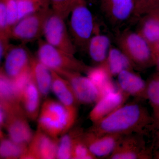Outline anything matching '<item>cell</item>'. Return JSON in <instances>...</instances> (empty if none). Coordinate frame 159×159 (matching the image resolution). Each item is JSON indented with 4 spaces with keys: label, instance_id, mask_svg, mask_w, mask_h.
<instances>
[{
    "label": "cell",
    "instance_id": "6da1fadb",
    "mask_svg": "<svg viewBox=\"0 0 159 159\" xmlns=\"http://www.w3.org/2000/svg\"><path fill=\"white\" fill-rule=\"evenodd\" d=\"M153 125L152 117L139 102L124 104L110 114L93 123L89 131L97 135L107 134H145Z\"/></svg>",
    "mask_w": 159,
    "mask_h": 159
},
{
    "label": "cell",
    "instance_id": "7a4b0ae2",
    "mask_svg": "<svg viewBox=\"0 0 159 159\" xmlns=\"http://www.w3.org/2000/svg\"><path fill=\"white\" fill-rule=\"evenodd\" d=\"M37 120V128L56 140L72 128L67 111L59 101L53 99L46 98Z\"/></svg>",
    "mask_w": 159,
    "mask_h": 159
},
{
    "label": "cell",
    "instance_id": "3957f363",
    "mask_svg": "<svg viewBox=\"0 0 159 159\" xmlns=\"http://www.w3.org/2000/svg\"><path fill=\"white\" fill-rule=\"evenodd\" d=\"M37 58L50 70L60 73L76 72L86 74L91 66L70 54L51 45L45 40L39 39Z\"/></svg>",
    "mask_w": 159,
    "mask_h": 159
},
{
    "label": "cell",
    "instance_id": "277c9868",
    "mask_svg": "<svg viewBox=\"0 0 159 159\" xmlns=\"http://www.w3.org/2000/svg\"><path fill=\"white\" fill-rule=\"evenodd\" d=\"M69 32L76 48L87 50L89 43L93 35L95 25L93 14L85 0H77L70 15Z\"/></svg>",
    "mask_w": 159,
    "mask_h": 159
},
{
    "label": "cell",
    "instance_id": "5b68a950",
    "mask_svg": "<svg viewBox=\"0 0 159 159\" xmlns=\"http://www.w3.org/2000/svg\"><path fill=\"white\" fill-rule=\"evenodd\" d=\"M117 43L134 67L144 69L155 64L151 47L138 32L124 31L118 37Z\"/></svg>",
    "mask_w": 159,
    "mask_h": 159
},
{
    "label": "cell",
    "instance_id": "8992f818",
    "mask_svg": "<svg viewBox=\"0 0 159 159\" xmlns=\"http://www.w3.org/2000/svg\"><path fill=\"white\" fill-rule=\"evenodd\" d=\"M0 108L6 112L4 128L6 129L8 137L14 142L29 145L34 133L20 103L0 102Z\"/></svg>",
    "mask_w": 159,
    "mask_h": 159
},
{
    "label": "cell",
    "instance_id": "52a82bcc",
    "mask_svg": "<svg viewBox=\"0 0 159 159\" xmlns=\"http://www.w3.org/2000/svg\"><path fill=\"white\" fill-rule=\"evenodd\" d=\"M49 4L19 20L10 29V38L20 41L24 44L39 40L43 35L46 20L52 11L49 8Z\"/></svg>",
    "mask_w": 159,
    "mask_h": 159
},
{
    "label": "cell",
    "instance_id": "ba28073f",
    "mask_svg": "<svg viewBox=\"0 0 159 159\" xmlns=\"http://www.w3.org/2000/svg\"><path fill=\"white\" fill-rule=\"evenodd\" d=\"M65 20L52 11L46 20L43 36L51 45L74 55L77 48L66 25Z\"/></svg>",
    "mask_w": 159,
    "mask_h": 159
},
{
    "label": "cell",
    "instance_id": "9c48e42d",
    "mask_svg": "<svg viewBox=\"0 0 159 159\" xmlns=\"http://www.w3.org/2000/svg\"><path fill=\"white\" fill-rule=\"evenodd\" d=\"M144 134H131L124 135L119 140L109 159H148L151 151L146 145Z\"/></svg>",
    "mask_w": 159,
    "mask_h": 159
},
{
    "label": "cell",
    "instance_id": "30bf717a",
    "mask_svg": "<svg viewBox=\"0 0 159 159\" xmlns=\"http://www.w3.org/2000/svg\"><path fill=\"white\" fill-rule=\"evenodd\" d=\"M57 74L70 83L79 104L95 103L101 97L99 89L87 76L76 72H61Z\"/></svg>",
    "mask_w": 159,
    "mask_h": 159
},
{
    "label": "cell",
    "instance_id": "8fae6325",
    "mask_svg": "<svg viewBox=\"0 0 159 159\" xmlns=\"http://www.w3.org/2000/svg\"><path fill=\"white\" fill-rule=\"evenodd\" d=\"M32 57L24 43L11 45L4 57V66L1 70L13 80L30 69Z\"/></svg>",
    "mask_w": 159,
    "mask_h": 159
},
{
    "label": "cell",
    "instance_id": "7c38bea8",
    "mask_svg": "<svg viewBox=\"0 0 159 159\" xmlns=\"http://www.w3.org/2000/svg\"><path fill=\"white\" fill-rule=\"evenodd\" d=\"M51 91L68 112L72 127L76 122L78 113V100L69 81L55 71L52 70Z\"/></svg>",
    "mask_w": 159,
    "mask_h": 159
},
{
    "label": "cell",
    "instance_id": "4fadbf2b",
    "mask_svg": "<svg viewBox=\"0 0 159 159\" xmlns=\"http://www.w3.org/2000/svg\"><path fill=\"white\" fill-rule=\"evenodd\" d=\"M58 141L37 128L22 159H57Z\"/></svg>",
    "mask_w": 159,
    "mask_h": 159
},
{
    "label": "cell",
    "instance_id": "5bb4252c",
    "mask_svg": "<svg viewBox=\"0 0 159 159\" xmlns=\"http://www.w3.org/2000/svg\"><path fill=\"white\" fill-rule=\"evenodd\" d=\"M136 0H101V9L108 21L119 25L134 16Z\"/></svg>",
    "mask_w": 159,
    "mask_h": 159
},
{
    "label": "cell",
    "instance_id": "9a60e30c",
    "mask_svg": "<svg viewBox=\"0 0 159 159\" xmlns=\"http://www.w3.org/2000/svg\"><path fill=\"white\" fill-rule=\"evenodd\" d=\"M122 135L107 134L97 135L87 131L83 133L84 142L95 156L98 157H107L112 153L116 147Z\"/></svg>",
    "mask_w": 159,
    "mask_h": 159
},
{
    "label": "cell",
    "instance_id": "2e32d148",
    "mask_svg": "<svg viewBox=\"0 0 159 159\" xmlns=\"http://www.w3.org/2000/svg\"><path fill=\"white\" fill-rule=\"evenodd\" d=\"M129 97L119 89L102 96L90 112L89 119L93 123L98 122L125 104Z\"/></svg>",
    "mask_w": 159,
    "mask_h": 159
},
{
    "label": "cell",
    "instance_id": "e0dca14e",
    "mask_svg": "<svg viewBox=\"0 0 159 159\" xmlns=\"http://www.w3.org/2000/svg\"><path fill=\"white\" fill-rule=\"evenodd\" d=\"M117 77V85L123 93L138 99H147V82L133 70L122 71Z\"/></svg>",
    "mask_w": 159,
    "mask_h": 159
},
{
    "label": "cell",
    "instance_id": "ac0fdd59",
    "mask_svg": "<svg viewBox=\"0 0 159 159\" xmlns=\"http://www.w3.org/2000/svg\"><path fill=\"white\" fill-rule=\"evenodd\" d=\"M41 97L39 90L32 79L20 93L21 105L28 119L31 121H35L38 119L41 107Z\"/></svg>",
    "mask_w": 159,
    "mask_h": 159
},
{
    "label": "cell",
    "instance_id": "d6986e66",
    "mask_svg": "<svg viewBox=\"0 0 159 159\" xmlns=\"http://www.w3.org/2000/svg\"><path fill=\"white\" fill-rule=\"evenodd\" d=\"M31 79L39 90L42 97L47 98L51 90L52 74L51 70L32 56L30 63Z\"/></svg>",
    "mask_w": 159,
    "mask_h": 159
},
{
    "label": "cell",
    "instance_id": "ffe728a7",
    "mask_svg": "<svg viewBox=\"0 0 159 159\" xmlns=\"http://www.w3.org/2000/svg\"><path fill=\"white\" fill-rule=\"evenodd\" d=\"M111 48L109 38L105 34H97L91 38L87 51L92 60L100 65L106 61Z\"/></svg>",
    "mask_w": 159,
    "mask_h": 159
},
{
    "label": "cell",
    "instance_id": "44dd1931",
    "mask_svg": "<svg viewBox=\"0 0 159 159\" xmlns=\"http://www.w3.org/2000/svg\"><path fill=\"white\" fill-rule=\"evenodd\" d=\"M112 77L117 76L122 71L133 70L134 66L128 57L120 49L111 47L105 63Z\"/></svg>",
    "mask_w": 159,
    "mask_h": 159
},
{
    "label": "cell",
    "instance_id": "7402d4cb",
    "mask_svg": "<svg viewBox=\"0 0 159 159\" xmlns=\"http://www.w3.org/2000/svg\"><path fill=\"white\" fill-rule=\"evenodd\" d=\"M137 32L144 38L151 48L159 42V18L152 13L143 16Z\"/></svg>",
    "mask_w": 159,
    "mask_h": 159
},
{
    "label": "cell",
    "instance_id": "603a6c76",
    "mask_svg": "<svg viewBox=\"0 0 159 159\" xmlns=\"http://www.w3.org/2000/svg\"><path fill=\"white\" fill-rule=\"evenodd\" d=\"M28 145L20 144L6 137L1 130L0 157L6 159H23L27 152Z\"/></svg>",
    "mask_w": 159,
    "mask_h": 159
},
{
    "label": "cell",
    "instance_id": "cb8c5ba5",
    "mask_svg": "<svg viewBox=\"0 0 159 159\" xmlns=\"http://www.w3.org/2000/svg\"><path fill=\"white\" fill-rule=\"evenodd\" d=\"M147 84V99L153 111V125H159V73L151 77Z\"/></svg>",
    "mask_w": 159,
    "mask_h": 159
},
{
    "label": "cell",
    "instance_id": "d4e9b609",
    "mask_svg": "<svg viewBox=\"0 0 159 159\" xmlns=\"http://www.w3.org/2000/svg\"><path fill=\"white\" fill-rule=\"evenodd\" d=\"M0 102L6 103L20 102L19 97L15 88L13 80L7 77L1 70L0 75Z\"/></svg>",
    "mask_w": 159,
    "mask_h": 159
},
{
    "label": "cell",
    "instance_id": "484cf974",
    "mask_svg": "<svg viewBox=\"0 0 159 159\" xmlns=\"http://www.w3.org/2000/svg\"><path fill=\"white\" fill-rule=\"evenodd\" d=\"M80 129H79L71 131L70 130L59 138L57 144V159H72L74 141Z\"/></svg>",
    "mask_w": 159,
    "mask_h": 159
},
{
    "label": "cell",
    "instance_id": "4316f807",
    "mask_svg": "<svg viewBox=\"0 0 159 159\" xmlns=\"http://www.w3.org/2000/svg\"><path fill=\"white\" fill-rule=\"evenodd\" d=\"M86 74L99 90L112 78L104 63L98 65L97 66L90 67Z\"/></svg>",
    "mask_w": 159,
    "mask_h": 159
},
{
    "label": "cell",
    "instance_id": "83f0119b",
    "mask_svg": "<svg viewBox=\"0 0 159 159\" xmlns=\"http://www.w3.org/2000/svg\"><path fill=\"white\" fill-rule=\"evenodd\" d=\"M49 4L48 0H17L19 20Z\"/></svg>",
    "mask_w": 159,
    "mask_h": 159
},
{
    "label": "cell",
    "instance_id": "f1b7e54d",
    "mask_svg": "<svg viewBox=\"0 0 159 159\" xmlns=\"http://www.w3.org/2000/svg\"><path fill=\"white\" fill-rule=\"evenodd\" d=\"M82 130L80 129L74 141L72 150V159H95L97 158L91 152L83 140Z\"/></svg>",
    "mask_w": 159,
    "mask_h": 159
},
{
    "label": "cell",
    "instance_id": "f546056e",
    "mask_svg": "<svg viewBox=\"0 0 159 159\" xmlns=\"http://www.w3.org/2000/svg\"><path fill=\"white\" fill-rule=\"evenodd\" d=\"M77 0H48L51 9L54 13L58 14L64 18L69 16L72 7Z\"/></svg>",
    "mask_w": 159,
    "mask_h": 159
},
{
    "label": "cell",
    "instance_id": "4dcf8cb0",
    "mask_svg": "<svg viewBox=\"0 0 159 159\" xmlns=\"http://www.w3.org/2000/svg\"><path fill=\"white\" fill-rule=\"evenodd\" d=\"M159 7V0H137L134 16L139 17Z\"/></svg>",
    "mask_w": 159,
    "mask_h": 159
},
{
    "label": "cell",
    "instance_id": "1f68e13d",
    "mask_svg": "<svg viewBox=\"0 0 159 159\" xmlns=\"http://www.w3.org/2000/svg\"><path fill=\"white\" fill-rule=\"evenodd\" d=\"M3 1L5 2L6 5L8 25L10 30L19 21L17 0Z\"/></svg>",
    "mask_w": 159,
    "mask_h": 159
},
{
    "label": "cell",
    "instance_id": "d6a6232c",
    "mask_svg": "<svg viewBox=\"0 0 159 159\" xmlns=\"http://www.w3.org/2000/svg\"><path fill=\"white\" fill-rule=\"evenodd\" d=\"M10 29L9 27L6 13V5L3 0L0 2V35L9 36Z\"/></svg>",
    "mask_w": 159,
    "mask_h": 159
},
{
    "label": "cell",
    "instance_id": "836d02e7",
    "mask_svg": "<svg viewBox=\"0 0 159 159\" xmlns=\"http://www.w3.org/2000/svg\"><path fill=\"white\" fill-rule=\"evenodd\" d=\"M10 37L5 35H0V59L1 61L5 57L11 45L9 44Z\"/></svg>",
    "mask_w": 159,
    "mask_h": 159
},
{
    "label": "cell",
    "instance_id": "e575fe53",
    "mask_svg": "<svg viewBox=\"0 0 159 159\" xmlns=\"http://www.w3.org/2000/svg\"><path fill=\"white\" fill-rule=\"evenodd\" d=\"M153 55L155 61V64L157 65L159 67V52L153 53Z\"/></svg>",
    "mask_w": 159,
    "mask_h": 159
},
{
    "label": "cell",
    "instance_id": "d590c367",
    "mask_svg": "<svg viewBox=\"0 0 159 159\" xmlns=\"http://www.w3.org/2000/svg\"><path fill=\"white\" fill-rule=\"evenodd\" d=\"M152 49L153 51V53H155V52H159V42L155 45L152 47Z\"/></svg>",
    "mask_w": 159,
    "mask_h": 159
},
{
    "label": "cell",
    "instance_id": "8d00e7d4",
    "mask_svg": "<svg viewBox=\"0 0 159 159\" xmlns=\"http://www.w3.org/2000/svg\"><path fill=\"white\" fill-rule=\"evenodd\" d=\"M150 13H153V14L156 16L157 17H158L159 18V7L153 10V11H152Z\"/></svg>",
    "mask_w": 159,
    "mask_h": 159
},
{
    "label": "cell",
    "instance_id": "74e56055",
    "mask_svg": "<svg viewBox=\"0 0 159 159\" xmlns=\"http://www.w3.org/2000/svg\"><path fill=\"white\" fill-rule=\"evenodd\" d=\"M157 145L159 147V130L157 133Z\"/></svg>",
    "mask_w": 159,
    "mask_h": 159
},
{
    "label": "cell",
    "instance_id": "f35d334b",
    "mask_svg": "<svg viewBox=\"0 0 159 159\" xmlns=\"http://www.w3.org/2000/svg\"><path fill=\"white\" fill-rule=\"evenodd\" d=\"M137 0H136V2Z\"/></svg>",
    "mask_w": 159,
    "mask_h": 159
}]
</instances>
